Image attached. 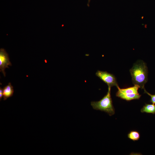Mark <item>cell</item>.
<instances>
[{"label":"cell","mask_w":155,"mask_h":155,"mask_svg":"<svg viewBox=\"0 0 155 155\" xmlns=\"http://www.w3.org/2000/svg\"><path fill=\"white\" fill-rule=\"evenodd\" d=\"M133 83L144 89L148 81V68L146 63L142 61H139L134 63L129 70Z\"/></svg>","instance_id":"cell-1"},{"label":"cell","mask_w":155,"mask_h":155,"mask_svg":"<svg viewBox=\"0 0 155 155\" xmlns=\"http://www.w3.org/2000/svg\"><path fill=\"white\" fill-rule=\"evenodd\" d=\"M111 88L108 87L106 94L100 100L91 102V105L93 108L105 112L110 116L115 113V109L113 104L111 94Z\"/></svg>","instance_id":"cell-2"},{"label":"cell","mask_w":155,"mask_h":155,"mask_svg":"<svg viewBox=\"0 0 155 155\" xmlns=\"http://www.w3.org/2000/svg\"><path fill=\"white\" fill-rule=\"evenodd\" d=\"M116 96L127 101L139 99L141 95L139 94L138 90L140 88L138 85H134L133 86L121 88L118 86Z\"/></svg>","instance_id":"cell-3"},{"label":"cell","mask_w":155,"mask_h":155,"mask_svg":"<svg viewBox=\"0 0 155 155\" xmlns=\"http://www.w3.org/2000/svg\"><path fill=\"white\" fill-rule=\"evenodd\" d=\"M96 75L107 85L108 87L118 86L115 76L106 71L98 70Z\"/></svg>","instance_id":"cell-4"},{"label":"cell","mask_w":155,"mask_h":155,"mask_svg":"<svg viewBox=\"0 0 155 155\" xmlns=\"http://www.w3.org/2000/svg\"><path fill=\"white\" fill-rule=\"evenodd\" d=\"M9 61L8 55L5 50L1 48L0 49V71L2 72L4 76H5V70L6 68H9L8 65L11 66Z\"/></svg>","instance_id":"cell-5"},{"label":"cell","mask_w":155,"mask_h":155,"mask_svg":"<svg viewBox=\"0 0 155 155\" xmlns=\"http://www.w3.org/2000/svg\"><path fill=\"white\" fill-rule=\"evenodd\" d=\"M13 86L11 85V83H9L3 89V100H6L8 98L11 97L13 95Z\"/></svg>","instance_id":"cell-6"},{"label":"cell","mask_w":155,"mask_h":155,"mask_svg":"<svg viewBox=\"0 0 155 155\" xmlns=\"http://www.w3.org/2000/svg\"><path fill=\"white\" fill-rule=\"evenodd\" d=\"M142 113L155 114V105L154 104H145L141 110Z\"/></svg>","instance_id":"cell-7"},{"label":"cell","mask_w":155,"mask_h":155,"mask_svg":"<svg viewBox=\"0 0 155 155\" xmlns=\"http://www.w3.org/2000/svg\"><path fill=\"white\" fill-rule=\"evenodd\" d=\"M128 138L134 141H138L140 137L139 133L135 130H132L130 131L127 135Z\"/></svg>","instance_id":"cell-8"},{"label":"cell","mask_w":155,"mask_h":155,"mask_svg":"<svg viewBox=\"0 0 155 155\" xmlns=\"http://www.w3.org/2000/svg\"><path fill=\"white\" fill-rule=\"evenodd\" d=\"M144 93H146L150 96L151 97V99L150 102L152 103L153 104H155V94L154 95H152L148 92L144 88Z\"/></svg>","instance_id":"cell-9"},{"label":"cell","mask_w":155,"mask_h":155,"mask_svg":"<svg viewBox=\"0 0 155 155\" xmlns=\"http://www.w3.org/2000/svg\"><path fill=\"white\" fill-rule=\"evenodd\" d=\"M3 97V89L1 87L0 88V99L1 100Z\"/></svg>","instance_id":"cell-10"},{"label":"cell","mask_w":155,"mask_h":155,"mask_svg":"<svg viewBox=\"0 0 155 155\" xmlns=\"http://www.w3.org/2000/svg\"><path fill=\"white\" fill-rule=\"evenodd\" d=\"M90 1V0H88V4H89V3Z\"/></svg>","instance_id":"cell-11"}]
</instances>
